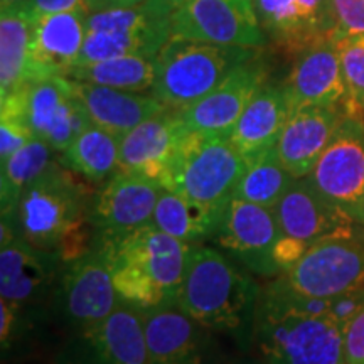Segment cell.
Wrapping results in <instances>:
<instances>
[{
    "mask_svg": "<svg viewBox=\"0 0 364 364\" xmlns=\"http://www.w3.org/2000/svg\"><path fill=\"white\" fill-rule=\"evenodd\" d=\"M93 248L110 267L120 302L140 312L177 304L191 245L150 223L125 233H97Z\"/></svg>",
    "mask_w": 364,
    "mask_h": 364,
    "instance_id": "obj_1",
    "label": "cell"
},
{
    "mask_svg": "<svg viewBox=\"0 0 364 364\" xmlns=\"http://www.w3.org/2000/svg\"><path fill=\"white\" fill-rule=\"evenodd\" d=\"M262 287L220 250H191L177 306L215 334L231 336L243 349L253 346Z\"/></svg>",
    "mask_w": 364,
    "mask_h": 364,
    "instance_id": "obj_2",
    "label": "cell"
},
{
    "mask_svg": "<svg viewBox=\"0 0 364 364\" xmlns=\"http://www.w3.org/2000/svg\"><path fill=\"white\" fill-rule=\"evenodd\" d=\"M260 49L171 38L156 56V80L150 90L171 110H186L211 93L236 68Z\"/></svg>",
    "mask_w": 364,
    "mask_h": 364,
    "instance_id": "obj_3",
    "label": "cell"
},
{
    "mask_svg": "<svg viewBox=\"0 0 364 364\" xmlns=\"http://www.w3.org/2000/svg\"><path fill=\"white\" fill-rule=\"evenodd\" d=\"M343 326L258 299L253 348L262 364H344Z\"/></svg>",
    "mask_w": 364,
    "mask_h": 364,
    "instance_id": "obj_4",
    "label": "cell"
},
{
    "mask_svg": "<svg viewBox=\"0 0 364 364\" xmlns=\"http://www.w3.org/2000/svg\"><path fill=\"white\" fill-rule=\"evenodd\" d=\"M93 196L65 164L51 166L22 193L12 216L17 235L36 248L56 252L59 241L88 216Z\"/></svg>",
    "mask_w": 364,
    "mask_h": 364,
    "instance_id": "obj_5",
    "label": "cell"
},
{
    "mask_svg": "<svg viewBox=\"0 0 364 364\" xmlns=\"http://www.w3.org/2000/svg\"><path fill=\"white\" fill-rule=\"evenodd\" d=\"M248 169L230 135L188 134L162 186L209 208L223 209L235 198Z\"/></svg>",
    "mask_w": 364,
    "mask_h": 364,
    "instance_id": "obj_6",
    "label": "cell"
},
{
    "mask_svg": "<svg viewBox=\"0 0 364 364\" xmlns=\"http://www.w3.org/2000/svg\"><path fill=\"white\" fill-rule=\"evenodd\" d=\"M172 12L169 0H144L136 6L88 14L76 66L132 54L157 56L172 38Z\"/></svg>",
    "mask_w": 364,
    "mask_h": 364,
    "instance_id": "obj_7",
    "label": "cell"
},
{
    "mask_svg": "<svg viewBox=\"0 0 364 364\" xmlns=\"http://www.w3.org/2000/svg\"><path fill=\"white\" fill-rule=\"evenodd\" d=\"M292 292L332 299L364 287V235L354 231L314 243L289 270L277 277Z\"/></svg>",
    "mask_w": 364,
    "mask_h": 364,
    "instance_id": "obj_8",
    "label": "cell"
},
{
    "mask_svg": "<svg viewBox=\"0 0 364 364\" xmlns=\"http://www.w3.org/2000/svg\"><path fill=\"white\" fill-rule=\"evenodd\" d=\"M318 193L361 226L364 216V117L346 115L311 174Z\"/></svg>",
    "mask_w": 364,
    "mask_h": 364,
    "instance_id": "obj_9",
    "label": "cell"
},
{
    "mask_svg": "<svg viewBox=\"0 0 364 364\" xmlns=\"http://www.w3.org/2000/svg\"><path fill=\"white\" fill-rule=\"evenodd\" d=\"M56 364H149L142 312L120 302L105 321L73 332Z\"/></svg>",
    "mask_w": 364,
    "mask_h": 364,
    "instance_id": "obj_10",
    "label": "cell"
},
{
    "mask_svg": "<svg viewBox=\"0 0 364 364\" xmlns=\"http://www.w3.org/2000/svg\"><path fill=\"white\" fill-rule=\"evenodd\" d=\"M172 38L255 49L267 43L253 0H188L172 12Z\"/></svg>",
    "mask_w": 364,
    "mask_h": 364,
    "instance_id": "obj_11",
    "label": "cell"
},
{
    "mask_svg": "<svg viewBox=\"0 0 364 364\" xmlns=\"http://www.w3.org/2000/svg\"><path fill=\"white\" fill-rule=\"evenodd\" d=\"M282 235L273 209L233 198L226 204L215 241L241 267L262 277H279L273 252Z\"/></svg>",
    "mask_w": 364,
    "mask_h": 364,
    "instance_id": "obj_12",
    "label": "cell"
},
{
    "mask_svg": "<svg viewBox=\"0 0 364 364\" xmlns=\"http://www.w3.org/2000/svg\"><path fill=\"white\" fill-rule=\"evenodd\" d=\"M21 113L36 139L65 152L91 124L68 76H49L21 90Z\"/></svg>",
    "mask_w": 364,
    "mask_h": 364,
    "instance_id": "obj_13",
    "label": "cell"
},
{
    "mask_svg": "<svg viewBox=\"0 0 364 364\" xmlns=\"http://www.w3.org/2000/svg\"><path fill=\"white\" fill-rule=\"evenodd\" d=\"M59 273V311L71 324L73 332L98 324L120 306L110 267L97 248L63 263Z\"/></svg>",
    "mask_w": 364,
    "mask_h": 364,
    "instance_id": "obj_14",
    "label": "cell"
},
{
    "mask_svg": "<svg viewBox=\"0 0 364 364\" xmlns=\"http://www.w3.org/2000/svg\"><path fill=\"white\" fill-rule=\"evenodd\" d=\"M267 41L285 53L300 54L336 39L332 0H253Z\"/></svg>",
    "mask_w": 364,
    "mask_h": 364,
    "instance_id": "obj_15",
    "label": "cell"
},
{
    "mask_svg": "<svg viewBox=\"0 0 364 364\" xmlns=\"http://www.w3.org/2000/svg\"><path fill=\"white\" fill-rule=\"evenodd\" d=\"M149 364H216L218 353L208 331L182 309L164 306L142 312Z\"/></svg>",
    "mask_w": 364,
    "mask_h": 364,
    "instance_id": "obj_16",
    "label": "cell"
},
{
    "mask_svg": "<svg viewBox=\"0 0 364 364\" xmlns=\"http://www.w3.org/2000/svg\"><path fill=\"white\" fill-rule=\"evenodd\" d=\"M162 189L150 177L117 171L91 199L88 218L95 231L125 233L150 225Z\"/></svg>",
    "mask_w": 364,
    "mask_h": 364,
    "instance_id": "obj_17",
    "label": "cell"
},
{
    "mask_svg": "<svg viewBox=\"0 0 364 364\" xmlns=\"http://www.w3.org/2000/svg\"><path fill=\"white\" fill-rule=\"evenodd\" d=\"M265 78L267 66L258 56L240 65L211 93L181 112L186 129L189 134L230 135Z\"/></svg>",
    "mask_w": 364,
    "mask_h": 364,
    "instance_id": "obj_18",
    "label": "cell"
},
{
    "mask_svg": "<svg viewBox=\"0 0 364 364\" xmlns=\"http://www.w3.org/2000/svg\"><path fill=\"white\" fill-rule=\"evenodd\" d=\"M280 231L312 245L341 235H351L358 223L318 193L309 177L295 179L273 208Z\"/></svg>",
    "mask_w": 364,
    "mask_h": 364,
    "instance_id": "obj_19",
    "label": "cell"
},
{
    "mask_svg": "<svg viewBox=\"0 0 364 364\" xmlns=\"http://www.w3.org/2000/svg\"><path fill=\"white\" fill-rule=\"evenodd\" d=\"M188 134L179 110L167 108L150 117L122 136L118 171L142 174L162 184Z\"/></svg>",
    "mask_w": 364,
    "mask_h": 364,
    "instance_id": "obj_20",
    "label": "cell"
},
{
    "mask_svg": "<svg viewBox=\"0 0 364 364\" xmlns=\"http://www.w3.org/2000/svg\"><path fill=\"white\" fill-rule=\"evenodd\" d=\"M0 245V299L21 307L43 299L61 272L59 255L33 247L14 231L2 233Z\"/></svg>",
    "mask_w": 364,
    "mask_h": 364,
    "instance_id": "obj_21",
    "label": "cell"
},
{
    "mask_svg": "<svg viewBox=\"0 0 364 364\" xmlns=\"http://www.w3.org/2000/svg\"><path fill=\"white\" fill-rule=\"evenodd\" d=\"M284 86L292 110L316 105L343 108L346 112L348 88L341 66L338 41H324L297 54L289 81Z\"/></svg>",
    "mask_w": 364,
    "mask_h": 364,
    "instance_id": "obj_22",
    "label": "cell"
},
{
    "mask_svg": "<svg viewBox=\"0 0 364 364\" xmlns=\"http://www.w3.org/2000/svg\"><path fill=\"white\" fill-rule=\"evenodd\" d=\"M85 12H61L33 21L29 83L65 76L78 63L86 38Z\"/></svg>",
    "mask_w": 364,
    "mask_h": 364,
    "instance_id": "obj_23",
    "label": "cell"
},
{
    "mask_svg": "<svg viewBox=\"0 0 364 364\" xmlns=\"http://www.w3.org/2000/svg\"><path fill=\"white\" fill-rule=\"evenodd\" d=\"M344 117L343 108L316 105L292 110L277 142V154L295 179L311 174Z\"/></svg>",
    "mask_w": 364,
    "mask_h": 364,
    "instance_id": "obj_24",
    "label": "cell"
},
{
    "mask_svg": "<svg viewBox=\"0 0 364 364\" xmlns=\"http://www.w3.org/2000/svg\"><path fill=\"white\" fill-rule=\"evenodd\" d=\"M73 81L76 97L83 103L91 124L102 127L118 136L135 129L150 117L159 115L167 107L154 97L136 91H125L110 86Z\"/></svg>",
    "mask_w": 364,
    "mask_h": 364,
    "instance_id": "obj_25",
    "label": "cell"
},
{
    "mask_svg": "<svg viewBox=\"0 0 364 364\" xmlns=\"http://www.w3.org/2000/svg\"><path fill=\"white\" fill-rule=\"evenodd\" d=\"M292 108L285 86L265 83L255 93L230 136L247 162L277 147Z\"/></svg>",
    "mask_w": 364,
    "mask_h": 364,
    "instance_id": "obj_26",
    "label": "cell"
},
{
    "mask_svg": "<svg viewBox=\"0 0 364 364\" xmlns=\"http://www.w3.org/2000/svg\"><path fill=\"white\" fill-rule=\"evenodd\" d=\"M225 208H209L186 198L176 191L162 189L152 223L164 233L196 247L213 238L220 228Z\"/></svg>",
    "mask_w": 364,
    "mask_h": 364,
    "instance_id": "obj_27",
    "label": "cell"
},
{
    "mask_svg": "<svg viewBox=\"0 0 364 364\" xmlns=\"http://www.w3.org/2000/svg\"><path fill=\"white\" fill-rule=\"evenodd\" d=\"M33 19L21 6L2 9L0 16V100L29 85Z\"/></svg>",
    "mask_w": 364,
    "mask_h": 364,
    "instance_id": "obj_28",
    "label": "cell"
},
{
    "mask_svg": "<svg viewBox=\"0 0 364 364\" xmlns=\"http://www.w3.org/2000/svg\"><path fill=\"white\" fill-rule=\"evenodd\" d=\"M120 140L122 136L90 124L63 152V164L86 181L110 179L120 167Z\"/></svg>",
    "mask_w": 364,
    "mask_h": 364,
    "instance_id": "obj_29",
    "label": "cell"
},
{
    "mask_svg": "<svg viewBox=\"0 0 364 364\" xmlns=\"http://www.w3.org/2000/svg\"><path fill=\"white\" fill-rule=\"evenodd\" d=\"M65 76L85 83L110 86L125 91H150L156 80V56H120L73 66Z\"/></svg>",
    "mask_w": 364,
    "mask_h": 364,
    "instance_id": "obj_30",
    "label": "cell"
},
{
    "mask_svg": "<svg viewBox=\"0 0 364 364\" xmlns=\"http://www.w3.org/2000/svg\"><path fill=\"white\" fill-rule=\"evenodd\" d=\"M54 150L44 140L34 139L2 162L0 204L2 218L12 216L21 196L54 162Z\"/></svg>",
    "mask_w": 364,
    "mask_h": 364,
    "instance_id": "obj_31",
    "label": "cell"
},
{
    "mask_svg": "<svg viewBox=\"0 0 364 364\" xmlns=\"http://www.w3.org/2000/svg\"><path fill=\"white\" fill-rule=\"evenodd\" d=\"M294 181L295 177L285 169L277 147H273L248 162V169L241 177L235 198L273 209Z\"/></svg>",
    "mask_w": 364,
    "mask_h": 364,
    "instance_id": "obj_32",
    "label": "cell"
},
{
    "mask_svg": "<svg viewBox=\"0 0 364 364\" xmlns=\"http://www.w3.org/2000/svg\"><path fill=\"white\" fill-rule=\"evenodd\" d=\"M338 44L348 88L346 113L364 117V34L339 39Z\"/></svg>",
    "mask_w": 364,
    "mask_h": 364,
    "instance_id": "obj_33",
    "label": "cell"
},
{
    "mask_svg": "<svg viewBox=\"0 0 364 364\" xmlns=\"http://www.w3.org/2000/svg\"><path fill=\"white\" fill-rule=\"evenodd\" d=\"M336 41L364 34V0H332Z\"/></svg>",
    "mask_w": 364,
    "mask_h": 364,
    "instance_id": "obj_34",
    "label": "cell"
},
{
    "mask_svg": "<svg viewBox=\"0 0 364 364\" xmlns=\"http://www.w3.org/2000/svg\"><path fill=\"white\" fill-rule=\"evenodd\" d=\"M344 364H364V307L344 326Z\"/></svg>",
    "mask_w": 364,
    "mask_h": 364,
    "instance_id": "obj_35",
    "label": "cell"
},
{
    "mask_svg": "<svg viewBox=\"0 0 364 364\" xmlns=\"http://www.w3.org/2000/svg\"><path fill=\"white\" fill-rule=\"evenodd\" d=\"M21 7L33 21L61 12L91 14L88 0H27Z\"/></svg>",
    "mask_w": 364,
    "mask_h": 364,
    "instance_id": "obj_36",
    "label": "cell"
},
{
    "mask_svg": "<svg viewBox=\"0 0 364 364\" xmlns=\"http://www.w3.org/2000/svg\"><path fill=\"white\" fill-rule=\"evenodd\" d=\"M364 307V287L361 289L349 290V292L341 294L338 297L331 299V309L329 317L334 318L338 324L344 326L348 324L351 318Z\"/></svg>",
    "mask_w": 364,
    "mask_h": 364,
    "instance_id": "obj_37",
    "label": "cell"
},
{
    "mask_svg": "<svg viewBox=\"0 0 364 364\" xmlns=\"http://www.w3.org/2000/svg\"><path fill=\"white\" fill-rule=\"evenodd\" d=\"M309 248H311V245L304 243L300 240L290 238V236L282 233L279 241H277L275 252H273V258H275V263L279 267L280 273H284L290 267H294Z\"/></svg>",
    "mask_w": 364,
    "mask_h": 364,
    "instance_id": "obj_38",
    "label": "cell"
},
{
    "mask_svg": "<svg viewBox=\"0 0 364 364\" xmlns=\"http://www.w3.org/2000/svg\"><path fill=\"white\" fill-rule=\"evenodd\" d=\"M21 306L9 300L2 299L0 302V343H2L4 353L11 349L14 338L21 327Z\"/></svg>",
    "mask_w": 364,
    "mask_h": 364,
    "instance_id": "obj_39",
    "label": "cell"
},
{
    "mask_svg": "<svg viewBox=\"0 0 364 364\" xmlns=\"http://www.w3.org/2000/svg\"><path fill=\"white\" fill-rule=\"evenodd\" d=\"M144 2V0H88L90 11H107V9H117V7H130L136 6V4Z\"/></svg>",
    "mask_w": 364,
    "mask_h": 364,
    "instance_id": "obj_40",
    "label": "cell"
},
{
    "mask_svg": "<svg viewBox=\"0 0 364 364\" xmlns=\"http://www.w3.org/2000/svg\"><path fill=\"white\" fill-rule=\"evenodd\" d=\"M24 2H27V0H0V6H2V9H9L22 6Z\"/></svg>",
    "mask_w": 364,
    "mask_h": 364,
    "instance_id": "obj_41",
    "label": "cell"
},
{
    "mask_svg": "<svg viewBox=\"0 0 364 364\" xmlns=\"http://www.w3.org/2000/svg\"><path fill=\"white\" fill-rule=\"evenodd\" d=\"M169 2L172 4V7H179V6H182V4L184 2H188V0H169Z\"/></svg>",
    "mask_w": 364,
    "mask_h": 364,
    "instance_id": "obj_42",
    "label": "cell"
},
{
    "mask_svg": "<svg viewBox=\"0 0 364 364\" xmlns=\"http://www.w3.org/2000/svg\"><path fill=\"white\" fill-rule=\"evenodd\" d=\"M361 226L364 228V216H363V223H361Z\"/></svg>",
    "mask_w": 364,
    "mask_h": 364,
    "instance_id": "obj_43",
    "label": "cell"
},
{
    "mask_svg": "<svg viewBox=\"0 0 364 364\" xmlns=\"http://www.w3.org/2000/svg\"><path fill=\"white\" fill-rule=\"evenodd\" d=\"M245 364H258V363H245Z\"/></svg>",
    "mask_w": 364,
    "mask_h": 364,
    "instance_id": "obj_44",
    "label": "cell"
}]
</instances>
